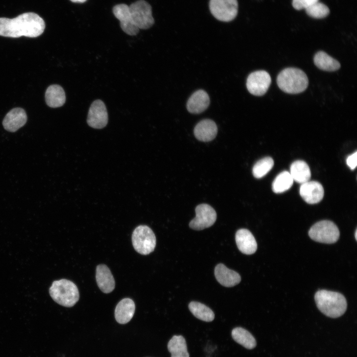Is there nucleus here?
Listing matches in <instances>:
<instances>
[{
	"label": "nucleus",
	"instance_id": "obj_1",
	"mask_svg": "<svg viewBox=\"0 0 357 357\" xmlns=\"http://www.w3.org/2000/svg\"><path fill=\"white\" fill-rule=\"evenodd\" d=\"M45 28L43 18L34 12L24 13L12 19L0 18V36L3 37L35 38L41 35Z\"/></svg>",
	"mask_w": 357,
	"mask_h": 357
},
{
	"label": "nucleus",
	"instance_id": "obj_2",
	"mask_svg": "<svg viewBox=\"0 0 357 357\" xmlns=\"http://www.w3.org/2000/svg\"><path fill=\"white\" fill-rule=\"evenodd\" d=\"M314 299L319 310L328 317L337 318L346 311V299L339 293L325 290H319L315 294Z\"/></svg>",
	"mask_w": 357,
	"mask_h": 357
},
{
	"label": "nucleus",
	"instance_id": "obj_3",
	"mask_svg": "<svg viewBox=\"0 0 357 357\" xmlns=\"http://www.w3.org/2000/svg\"><path fill=\"white\" fill-rule=\"evenodd\" d=\"M277 83L281 90L289 94L303 92L308 85V79L301 69L288 67L282 70L277 77Z\"/></svg>",
	"mask_w": 357,
	"mask_h": 357
},
{
	"label": "nucleus",
	"instance_id": "obj_4",
	"mask_svg": "<svg viewBox=\"0 0 357 357\" xmlns=\"http://www.w3.org/2000/svg\"><path fill=\"white\" fill-rule=\"evenodd\" d=\"M51 297L58 304L72 307L78 301L79 293L76 285L67 279L55 281L49 289Z\"/></svg>",
	"mask_w": 357,
	"mask_h": 357
},
{
	"label": "nucleus",
	"instance_id": "obj_5",
	"mask_svg": "<svg viewBox=\"0 0 357 357\" xmlns=\"http://www.w3.org/2000/svg\"><path fill=\"white\" fill-rule=\"evenodd\" d=\"M308 235L315 241L331 244L338 240L340 232L334 222L322 220L316 223L310 228Z\"/></svg>",
	"mask_w": 357,
	"mask_h": 357
},
{
	"label": "nucleus",
	"instance_id": "obj_6",
	"mask_svg": "<svg viewBox=\"0 0 357 357\" xmlns=\"http://www.w3.org/2000/svg\"><path fill=\"white\" fill-rule=\"evenodd\" d=\"M132 243L134 249L142 255H147L154 251L156 243V237L148 226H137L132 234Z\"/></svg>",
	"mask_w": 357,
	"mask_h": 357
},
{
	"label": "nucleus",
	"instance_id": "obj_7",
	"mask_svg": "<svg viewBox=\"0 0 357 357\" xmlns=\"http://www.w3.org/2000/svg\"><path fill=\"white\" fill-rule=\"evenodd\" d=\"M131 18L139 29H147L154 23L151 5L144 0H139L129 6Z\"/></svg>",
	"mask_w": 357,
	"mask_h": 357
},
{
	"label": "nucleus",
	"instance_id": "obj_8",
	"mask_svg": "<svg viewBox=\"0 0 357 357\" xmlns=\"http://www.w3.org/2000/svg\"><path fill=\"white\" fill-rule=\"evenodd\" d=\"M209 8L217 19L229 22L234 19L238 11L237 0H210Z\"/></svg>",
	"mask_w": 357,
	"mask_h": 357
},
{
	"label": "nucleus",
	"instance_id": "obj_9",
	"mask_svg": "<svg viewBox=\"0 0 357 357\" xmlns=\"http://www.w3.org/2000/svg\"><path fill=\"white\" fill-rule=\"evenodd\" d=\"M196 216L189 223L190 228L201 230L212 226L217 219L215 210L207 204H201L195 208Z\"/></svg>",
	"mask_w": 357,
	"mask_h": 357
},
{
	"label": "nucleus",
	"instance_id": "obj_10",
	"mask_svg": "<svg viewBox=\"0 0 357 357\" xmlns=\"http://www.w3.org/2000/svg\"><path fill=\"white\" fill-rule=\"evenodd\" d=\"M271 83L268 72L265 70H257L251 73L246 80V87L250 93L260 96L267 91Z\"/></svg>",
	"mask_w": 357,
	"mask_h": 357
},
{
	"label": "nucleus",
	"instance_id": "obj_11",
	"mask_svg": "<svg viewBox=\"0 0 357 357\" xmlns=\"http://www.w3.org/2000/svg\"><path fill=\"white\" fill-rule=\"evenodd\" d=\"M108 122V112L104 103L99 99L94 101L89 109L88 124L95 129H101L106 126Z\"/></svg>",
	"mask_w": 357,
	"mask_h": 357
},
{
	"label": "nucleus",
	"instance_id": "obj_12",
	"mask_svg": "<svg viewBox=\"0 0 357 357\" xmlns=\"http://www.w3.org/2000/svg\"><path fill=\"white\" fill-rule=\"evenodd\" d=\"M113 12L119 21L120 27L125 33L131 36L138 34L139 29L132 21L128 5L124 3L117 4L113 7Z\"/></svg>",
	"mask_w": 357,
	"mask_h": 357
},
{
	"label": "nucleus",
	"instance_id": "obj_13",
	"mask_svg": "<svg viewBox=\"0 0 357 357\" xmlns=\"http://www.w3.org/2000/svg\"><path fill=\"white\" fill-rule=\"evenodd\" d=\"M324 188L322 184L316 181H308L301 184L299 194L302 199L308 204L319 202L324 196Z\"/></svg>",
	"mask_w": 357,
	"mask_h": 357
},
{
	"label": "nucleus",
	"instance_id": "obj_14",
	"mask_svg": "<svg viewBox=\"0 0 357 357\" xmlns=\"http://www.w3.org/2000/svg\"><path fill=\"white\" fill-rule=\"evenodd\" d=\"M235 239L238 248L242 253L250 255L256 251V241L249 230L245 229L238 230L236 233Z\"/></svg>",
	"mask_w": 357,
	"mask_h": 357
},
{
	"label": "nucleus",
	"instance_id": "obj_15",
	"mask_svg": "<svg viewBox=\"0 0 357 357\" xmlns=\"http://www.w3.org/2000/svg\"><path fill=\"white\" fill-rule=\"evenodd\" d=\"M27 117L25 111L21 108L10 110L5 116L2 125L4 128L10 132H15L26 122Z\"/></svg>",
	"mask_w": 357,
	"mask_h": 357
},
{
	"label": "nucleus",
	"instance_id": "obj_16",
	"mask_svg": "<svg viewBox=\"0 0 357 357\" xmlns=\"http://www.w3.org/2000/svg\"><path fill=\"white\" fill-rule=\"evenodd\" d=\"M214 274L217 281L224 287H234L241 281L240 276L238 273L228 268L222 263L215 267Z\"/></svg>",
	"mask_w": 357,
	"mask_h": 357
},
{
	"label": "nucleus",
	"instance_id": "obj_17",
	"mask_svg": "<svg viewBox=\"0 0 357 357\" xmlns=\"http://www.w3.org/2000/svg\"><path fill=\"white\" fill-rule=\"evenodd\" d=\"M96 280L98 287L104 293H110L115 288L114 278L110 269L105 264H100L97 266Z\"/></svg>",
	"mask_w": 357,
	"mask_h": 357
},
{
	"label": "nucleus",
	"instance_id": "obj_18",
	"mask_svg": "<svg viewBox=\"0 0 357 357\" xmlns=\"http://www.w3.org/2000/svg\"><path fill=\"white\" fill-rule=\"evenodd\" d=\"M218 131L215 122L209 119H203L199 122L195 126L194 134L199 140L208 142L214 139Z\"/></svg>",
	"mask_w": 357,
	"mask_h": 357
},
{
	"label": "nucleus",
	"instance_id": "obj_19",
	"mask_svg": "<svg viewBox=\"0 0 357 357\" xmlns=\"http://www.w3.org/2000/svg\"><path fill=\"white\" fill-rule=\"evenodd\" d=\"M135 305L132 299L124 298L117 305L115 310V317L119 324H126L132 318L135 312Z\"/></svg>",
	"mask_w": 357,
	"mask_h": 357
},
{
	"label": "nucleus",
	"instance_id": "obj_20",
	"mask_svg": "<svg viewBox=\"0 0 357 357\" xmlns=\"http://www.w3.org/2000/svg\"><path fill=\"white\" fill-rule=\"evenodd\" d=\"M210 99L208 94L204 90H199L195 92L187 102V109L192 114H199L204 111L208 107Z\"/></svg>",
	"mask_w": 357,
	"mask_h": 357
},
{
	"label": "nucleus",
	"instance_id": "obj_21",
	"mask_svg": "<svg viewBox=\"0 0 357 357\" xmlns=\"http://www.w3.org/2000/svg\"><path fill=\"white\" fill-rule=\"evenodd\" d=\"M65 100L64 91L60 85H51L47 89L45 92V100L46 104L50 107H60L64 105Z\"/></svg>",
	"mask_w": 357,
	"mask_h": 357
},
{
	"label": "nucleus",
	"instance_id": "obj_22",
	"mask_svg": "<svg viewBox=\"0 0 357 357\" xmlns=\"http://www.w3.org/2000/svg\"><path fill=\"white\" fill-rule=\"evenodd\" d=\"M290 173L294 180L301 184L309 181L311 177L308 165L302 160H297L292 163Z\"/></svg>",
	"mask_w": 357,
	"mask_h": 357
},
{
	"label": "nucleus",
	"instance_id": "obj_23",
	"mask_svg": "<svg viewBox=\"0 0 357 357\" xmlns=\"http://www.w3.org/2000/svg\"><path fill=\"white\" fill-rule=\"evenodd\" d=\"M315 65L320 69L326 71H335L341 67L340 62L323 51H319L314 57Z\"/></svg>",
	"mask_w": 357,
	"mask_h": 357
},
{
	"label": "nucleus",
	"instance_id": "obj_24",
	"mask_svg": "<svg viewBox=\"0 0 357 357\" xmlns=\"http://www.w3.org/2000/svg\"><path fill=\"white\" fill-rule=\"evenodd\" d=\"M168 349L171 357H189L185 340L182 336H174L168 344Z\"/></svg>",
	"mask_w": 357,
	"mask_h": 357
},
{
	"label": "nucleus",
	"instance_id": "obj_25",
	"mask_svg": "<svg viewBox=\"0 0 357 357\" xmlns=\"http://www.w3.org/2000/svg\"><path fill=\"white\" fill-rule=\"evenodd\" d=\"M232 336L237 343L247 349H252L256 345L255 339L253 335L243 328H234L232 331Z\"/></svg>",
	"mask_w": 357,
	"mask_h": 357
},
{
	"label": "nucleus",
	"instance_id": "obj_26",
	"mask_svg": "<svg viewBox=\"0 0 357 357\" xmlns=\"http://www.w3.org/2000/svg\"><path fill=\"white\" fill-rule=\"evenodd\" d=\"M188 307L193 315L200 320L210 322L214 319L213 311L203 303L192 301L189 303Z\"/></svg>",
	"mask_w": 357,
	"mask_h": 357
},
{
	"label": "nucleus",
	"instance_id": "obj_27",
	"mask_svg": "<svg viewBox=\"0 0 357 357\" xmlns=\"http://www.w3.org/2000/svg\"><path fill=\"white\" fill-rule=\"evenodd\" d=\"M293 182V178L290 172L283 171L274 180L272 185V190L276 193H282L290 188Z\"/></svg>",
	"mask_w": 357,
	"mask_h": 357
},
{
	"label": "nucleus",
	"instance_id": "obj_28",
	"mask_svg": "<svg viewBox=\"0 0 357 357\" xmlns=\"http://www.w3.org/2000/svg\"><path fill=\"white\" fill-rule=\"evenodd\" d=\"M274 161L270 157H265L258 161L253 166L252 174L257 178H260L265 176L272 168Z\"/></svg>",
	"mask_w": 357,
	"mask_h": 357
},
{
	"label": "nucleus",
	"instance_id": "obj_29",
	"mask_svg": "<svg viewBox=\"0 0 357 357\" xmlns=\"http://www.w3.org/2000/svg\"><path fill=\"white\" fill-rule=\"evenodd\" d=\"M305 9L306 14L309 16L316 19L325 18L330 13L328 7L325 4L319 1L309 5Z\"/></svg>",
	"mask_w": 357,
	"mask_h": 357
},
{
	"label": "nucleus",
	"instance_id": "obj_30",
	"mask_svg": "<svg viewBox=\"0 0 357 357\" xmlns=\"http://www.w3.org/2000/svg\"><path fill=\"white\" fill-rule=\"evenodd\" d=\"M319 0H293L292 5L297 10L305 9L309 5L318 1Z\"/></svg>",
	"mask_w": 357,
	"mask_h": 357
},
{
	"label": "nucleus",
	"instance_id": "obj_31",
	"mask_svg": "<svg viewBox=\"0 0 357 357\" xmlns=\"http://www.w3.org/2000/svg\"><path fill=\"white\" fill-rule=\"evenodd\" d=\"M357 152L356 151L354 153L349 156L347 158L346 162L347 165L351 170H354L357 165Z\"/></svg>",
	"mask_w": 357,
	"mask_h": 357
},
{
	"label": "nucleus",
	"instance_id": "obj_32",
	"mask_svg": "<svg viewBox=\"0 0 357 357\" xmlns=\"http://www.w3.org/2000/svg\"><path fill=\"white\" fill-rule=\"evenodd\" d=\"M71 1L75 3H83L87 0H70Z\"/></svg>",
	"mask_w": 357,
	"mask_h": 357
},
{
	"label": "nucleus",
	"instance_id": "obj_33",
	"mask_svg": "<svg viewBox=\"0 0 357 357\" xmlns=\"http://www.w3.org/2000/svg\"><path fill=\"white\" fill-rule=\"evenodd\" d=\"M357 230L356 229V231H355V238H356V240H357Z\"/></svg>",
	"mask_w": 357,
	"mask_h": 357
}]
</instances>
